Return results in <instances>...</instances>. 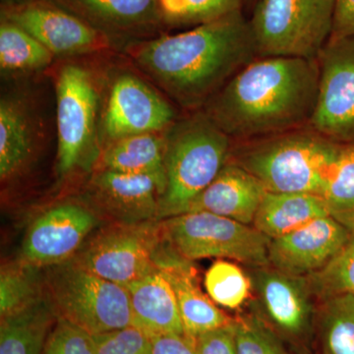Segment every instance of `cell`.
<instances>
[{
    "label": "cell",
    "mask_w": 354,
    "mask_h": 354,
    "mask_svg": "<svg viewBox=\"0 0 354 354\" xmlns=\"http://www.w3.org/2000/svg\"><path fill=\"white\" fill-rule=\"evenodd\" d=\"M165 138L167 188L158 221L185 212L227 164L234 143L203 109L178 118Z\"/></svg>",
    "instance_id": "cell-4"
},
{
    "label": "cell",
    "mask_w": 354,
    "mask_h": 354,
    "mask_svg": "<svg viewBox=\"0 0 354 354\" xmlns=\"http://www.w3.org/2000/svg\"><path fill=\"white\" fill-rule=\"evenodd\" d=\"M43 354H95L94 337L57 317L44 342Z\"/></svg>",
    "instance_id": "cell-33"
},
{
    "label": "cell",
    "mask_w": 354,
    "mask_h": 354,
    "mask_svg": "<svg viewBox=\"0 0 354 354\" xmlns=\"http://www.w3.org/2000/svg\"><path fill=\"white\" fill-rule=\"evenodd\" d=\"M252 281L241 267L216 261L205 274V288L214 302L227 309H239L250 295Z\"/></svg>",
    "instance_id": "cell-30"
},
{
    "label": "cell",
    "mask_w": 354,
    "mask_h": 354,
    "mask_svg": "<svg viewBox=\"0 0 354 354\" xmlns=\"http://www.w3.org/2000/svg\"><path fill=\"white\" fill-rule=\"evenodd\" d=\"M312 293L325 300L354 295V235L329 264L307 277Z\"/></svg>",
    "instance_id": "cell-31"
},
{
    "label": "cell",
    "mask_w": 354,
    "mask_h": 354,
    "mask_svg": "<svg viewBox=\"0 0 354 354\" xmlns=\"http://www.w3.org/2000/svg\"><path fill=\"white\" fill-rule=\"evenodd\" d=\"M322 197L330 216L354 235V144H342Z\"/></svg>",
    "instance_id": "cell-26"
},
{
    "label": "cell",
    "mask_w": 354,
    "mask_h": 354,
    "mask_svg": "<svg viewBox=\"0 0 354 354\" xmlns=\"http://www.w3.org/2000/svg\"><path fill=\"white\" fill-rule=\"evenodd\" d=\"M152 339V354H198L194 339L186 335H158Z\"/></svg>",
    "instance_id": "cell-36"
},
{
    "label": "cell",
    "mask_w": 354,
    "mask_h": 354,
    "mask_svg": "<svg viewBox=\"0 0 354 354\" xmlns=\"http://www.w3.org/2000/svg\"><path fill=\"white\" fill-rule=\"evenodd\" d=\"M190 261L178 254H158V267L169 281L176 295L184 333L192 339L225 326L234 321L214 304L198 286Z\"/></svg>",
    "instance_id": "cell-19"
},
{
    "label": "cell",
    "mask_w": 354,
    "mask_h": 354,
    "mask_svg": "<svg viewBox=\"0 0 354 354\" xmlns=\"http://www.w3.org/2000/svg\"><path fill=\"white\" fill-rule=\"evenodd\" d=\"M97 223L99 216L85 205L66 202L51 207L28 228L21 259L38 268L68 262Z\"/></svg>",
    "instance_id": "cell-13"
},
{
    "label": "cell",
    "mask_w": 354,
    "mask_h": 354,
    "mask_svg": "<svg viewBox=\"0 0 354 354\" xmlns=\"http://www.w3.org/2000/svg\"><path fill=\"white\" fill-rule=\"evenodd\" d=\"M252 285L266 314L281 332L291 337H301L308 330L313 293L307 278L286 274L274 268H257Z\"/></svg>",
    "instance_id": "cell-17"
},
{
    "label": "cell",
    "mask_w": 354,
    "mask_h": 354,
    "mask_svg": "<svg viewBox=\"0 0 354 354\" xmlns=\"http://www.w3.org/2000/svg\"><path fill=\"white\" fill-rule=\"evenodd\" d=\"M237 354H290L271 330L258 319L234 323Z\"/></svg>",
    "instance_id": "cell-32"
},
{
    "label": "cell",
    "mask_w": 354,
    "mask_h": 354,
    "mask_svg": "<svg viewBox=\"0 0 354 354\" xmlns=\"http://www.w3.org/2000/svg\"><path fill=\"white\" fill-rule=\"evenodd\" d=\"M160 195L151 176L106 169H95L86 190L88 207L118 225L158 221Z\"/></svg>",
    "instance_id": "cell-14"
},
{
    "label": "cell",
    "mask_w": 354,
    "mask_h": 354,
    "mask_svg": "<svg viewBox=\"0 0 354 354\" xmlns=\"http://www.w3.org/2000/svg\"><path fill=\"white\" fill-rule=\"evenodd\" d=\"M1 18L29 32L55 57L91 55L113 46L106 35L51 0L6 4L2 6Z\"/></svg>",
    "instance_id": "cell-12"
},
{
    "label": "cell",
    "mask_w": 354,
    "mask_h": 354,
    "mask_svg": "<svg viewBox=\"0 0 354 354\" xmlns=\"http://www.w3.org/2000/svg\"><path fill=\"white\" fill-rule=\"evenodd\" d=\"M58 176L92 171L101 158L99 80L83 64L62 65L55 75Z\"/></svg>",
    "instance_id": "cell-5"
},
{
    "label": "cell",
    "mask_w": 354,
    "mask_h": 354,
    "mask_svg": "<svg viewBox=\"0 0 354 354\" xmlns=\"http://www.w3.org/2000/svg\"><path fill=\"white\" fill-rule=\"evenodd\" d=\"M41 129L31 106L22 97L3 95L0 102V178L20 176L31 164Z\"/></svg>",
    "instance_id": "cell-20"
},
{
    "label": "cell",
    "mask_w": 354,
    "mask_h": 354,
    "mask_svg": "<svg viewBox=\"0 0 354 354\" xmlns=\"http://www.w3.org/2000/svg\"><path fill=\"white\" fill-rule=\"evenodd\" d=\"M351 236L333 216L317 218L295 232L272 239L270 265L286 274L307 278L329 264Z\"/></svg>",
    "instance_id": "cell-15"
},
{
    "label": "cell",
    "mask_w": 354,
    "mask_h": 354,
    "mask_svg": "<svg viewBox=\"0 0 354 354\" xmlns=\"http://www.w3.org/2000/svg\"><path fill=\"white\" fill-rule=\"evenodd\" d=\"M160 221L165 241L183 259L225 258L256 268L270 266L271 239L255 227L207 212H190Z\"/></svg>",
    "instance_id": "cell-8"
},
{
    "label": "cell",
    "mask_w": 354,
    "mask_h": 354,
    "mask_svg": "<svg viewBox=\"0 0 354 354\" xmlns=\"http://www.w3.org/2000/svg\"><path fill=\"white\" fill-rule=\"evenodd\" d=\"M41 268L20 259L2 266L0 272V314L1 317L25 308L44 293Z\"/></svg>",
    "instance_id": "cell-27"
},
{
    "label": "cell",
    "mask_w": 354,
    "mask_h": 354,
    "mask_svg": "<svg viewBox=\"0 0 354 354\" xmlns=\"http://www.w3.org/2000/svg\"><path fill=\"white\" fill-rule=\"evenodd\" d=\"M324 301V353L354 354V295H337Z\"/></svg>",
    "instance_id": "cell-28"
},
{
    "label": "cell",
    "mask_w": 354,
    "mask_h": 354,
    "mask_svg": "<svg viewBox=\"0 0 354 354\" xmlns=\"http://www.w3.org/2000/svg\"><path fill=\"white\" fill-rule=\"evenodd\" d=\"M335 0H258L249 20L257 57L317 59L332 37Z\"/></svg>",
    "instance_id": "cell-7"
},
{
    "label": "cell",
    "mask_w": 354,
    "mask_h": 354,
    "mask_svg": "<svg viewBox=\"0 0 354 354\" xmlns=\"http://www.w3.org/2000/svg\"><path fill=\"white\" fill-rule=\"evenodd\" d=\"M55 55L10 21L0 22V67L4 74L27 73L50 66Z\"/></svg>",
    "instance_id": "cell-25"
},
{
    "label": "cell",
    "mask_w": 354,
    "mask_h": 354,
    "mask_svg": "<svg viewBox=\"0 0 354 354\" xmlns=\"http://www.w3.org/2000/svg\"><path fill=\"white\" fill-rule=\"evenodd\" d=\"M162 239L160 221L139 225L111 223L70 261L95 276L127 286L157 271Z\"/></svg>",
    "instance_id": "cell-9"
},
{
    "label": "cell",
    "mask_w": 354,
    "mask_h": 354,
    "mask_svg": "<svg viewBox=\"0 0 354 354\" xmlns=\"http://www.w3.org/2000/svg\"><path fill=\"white\" fill-rule=\"evenodd\" d=\"M354 36V0H335L334 27L330 38Z\"/></svg>",
    "instance_id": "cell-37"
},
{
    "label": "cell",
    "mask_w": 354,
    "mask_h": 354,
    "mask_svg": "<svg viewBox=\"0 0 354 354\" xmlns=\"http://www.w3.org/2000/svg\"><path fill=\"white\" fill-rule=\"evenodd\" d=\"M267 192L250 172L228 160L213 183L190 203L183 214L207 212L250 225Z\"/></svg>",
    "instance_id": "cell-18"
},
{
    "label": "cell",
    "mask_w": 354,
    "mask_h": 354,
    "mask_svg": "<svg viewBox=\"0 0 354 354\" xmlns=\"http://www.w3.org/2000/svg\"><path fill=\"white\" fill-rule=\"evenodd\" d=\"M165 153V132L125 137L104 147L95 169L151 176L160 198L167 188Z\"/></svg>",
    "instance_id": "cell-22"
},
{
    "label": "cell",
    "mask_w": 354,
    "mask_h": 354,
    "mask_svg": "<svg viewBox=\"0 0 354 354\" xmlns=\"http://www.w3.org/2000/svg\"><path fill=\"white\" fill-rule=\"evenodd\" d=\"M327 216L329 209L321 195L267 192L253 225L272 241Z\"/></svg>",
    "instance_id": "cell-23"
},
{
    "label": "cell",
    "mask_w": 354,
    "mask_h": 354,
    "mask_svg": "<svg viewBox=\"0 0 354 354\" xmlns=\"http://www.w3.org/2000/svg\"><path fill=\"white\" fill-rule=\"evenodd\" d=\"M234 323L195 337L198 354H237Z\"/></svg>",
    "instance_id": "cell-35"
},
{
    "label": "cell",
    "mask_w": 354,
    "mask_h": 354,
    "mask_svg": "<svg viewBox=\"0 0 354 354\" xmlns=\"http://www.w3.org/2000/svg\"><path fill=\"white\" fill-rule=\"evenodd\" d=\"M50 268L44 290L55 316L92 335L131 326L125 286L95 276L70 260Z\"/></svg>",
    "instance_id": "cell-6"
},
{
    "label": "cell",
    "mask_w": 354,
    "mask_h": 354,
    "mask_svg": "<svg viewBox=\"0 0 354 354\" xmlns=\"http://www.w3.org/2000/svg\"><path fill=\"white\" fill-rule=\"evenodd\" d=\"M318 94L308 127L339 144H354V36L330 38L317 57Z\"/></svg>",
    "instance_id": "cell-10"
},
{
    "label": "cell",
    "mask_w": 354,
    "mask_h": 354,
    "mask_svg": "<svg viewBox=\"0 0 354 354\" xmlns=\"http://www.w3.org/2000/svg\"><path fill=\"white\" fill-rule=\"evenodd\" d=\"M317 59L256 57L203 111L234 142L308 127L318 94Z\"/></svg>",
    "instance_id": "cell-2"
},
{
    "label": "cell",
    "mask_w": 354,
    "mask_h": 354,
    "mask_svg": "<svg viewBox=\"0 0 354 354\" xmlns=\"http://www.w3.org/2000/svg\"><path fill=\"white\" fill-rule=\"evenodd\" d=\"M177 120L176 109L158 88L125 72L109 88L102 116L104 147L125 137L165 132Z\"/></svg>",
    "instance_id": "cell-11"
},
{
    "label": "cell",
    "mask_w": 354,
    "mask_h": 354,
    "mask_svg": "<svg viewBox=\"0 0 354 354\" xmlns=\"http://www.w3.org/2000/svg\"><path fill=\"white\" fill-rule=\"evenodd\" d=\"M249 1L253 2V3H257L258 0H249Z\"/></svg>",
    "instance_id": "cell-38"
},
{
    "label": "cell",
    "mask_w": 354,
    "mask_h": 354,
    "mask_svg": "<svg viewBox=\"0 0 354 354\" xmlns=\"http://www.w3.org/2000/svg\"><path fill=\"white\" fill-rule=\"evenodd\" d=\"M93 337L95 354H152V337L133 326Z\"/></svg>",
    "instance_id": "cell-34"
},
{
    "label": "cell",
    "mask_w": 354,
    "mask_h": 354,
    "mask_svg": "<svg viewBox=\"0 0 354 354\" xmlns=\"http://www.w3.org/2000/svg\"><path fill=\"white\" fill-rule=\"evenodd\" d=\"M55 319L46 295L25 308L1 317L0 354H43Z\"/></svg>",
    "instance_id": "cell-24"
},
{
    "label": "cell",
    "mask_w": 354,
    "mask_h": 354,
    "mask_svg": "<svg viewBox=\"0 0 354 354\" xmlns=\"http://www.w3.org/2000/svg\"><path fill=\"white\" fill-rule=\"evenodd\" d=\"M341 145L306 127L234 142L228 160L250 172L268 192L322 196Z\"/></svg>",
    "instance_id": "cell-3"
},
{
    "label": "cell",
    "mask_w": 354,
    "mask_h": 354,
    "mask_svg": "<svg viewBox=\"0 0 354 354\" xmlns=\"http://www.w3.org/2000/svg\"><path fill=\"white\" fill-rule=\"evenodd\" d=\"M133 327L151 337L185 335L176 295L160 269L128 283Z\"/></svg>",
    "instance_id": "cell-21"
},
{
    "label": "cell",
    "mask_w": 354,
    "mask_h": 354,
    "mask_svg": "<svg viewBox=\"0 0 354 354\" xmlns=\"http://www.w3.org/2000/svg\"><path fill=\"white\" fill-rule=\"evenodd\" d=\"M165 25L198 26L241 11L244 0H158Z\"/></svg>",
    "instance_id": "cell-29"
},
{
    "label": "cell",
    "mask_w": 354,
    "mask_h": 354,
    "mask_svg": "<svg viewBox=\"0 0 354 354\" xmlns=\"http://www.w3.org/2000/svg\"><path fill=\"white\" fill-rule=\"evenodd\" d=\"M106 35L114 44L155 38L165 25L158 0H51ZM133 43V44H134Z\"/></svg>",
    "instance_id": "cell-16"
},
{
    "label": "cell",
    "mask_w": 354,
    "mask_h": 354,
    "mask_svg": "<svg viewBox=\"0 0 354 354\" xmlns=\"http://www.w3.org/2000/svg\"><path fill=\"white\" fill-rule=\"evenodd\" d=\"M133 64L169 99L199 111L257 57L249 20L242 11L174 35L129 44Z\"/></svg>",
    "instance_id": "cell-1"
}]
</instances>
